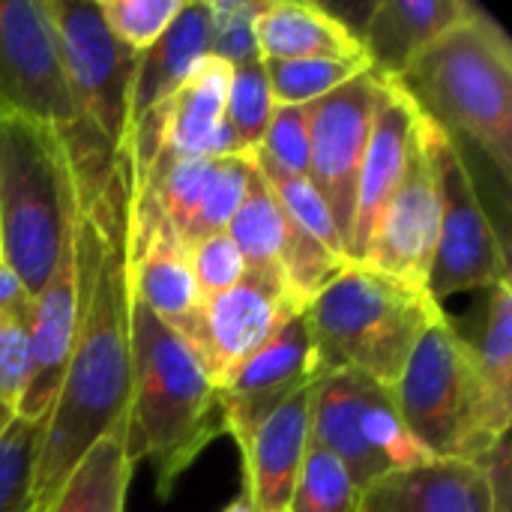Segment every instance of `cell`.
I'll use <instances>...</instances> for the list:
<instances>
[{
    "label": "cell",
    "instance_id": "obj_1",
    "mask_svg": "<svg viewBox=\"0 0 512 512\" xmlns=\"http://www.w3.org/2000/svg\"><path fill=\"white\" fill-rule=\"evenodd\" d=\"M60 135L72 165L78 318L36 462L33 512H48L72 468L96 441L123 432L132 396V291L126 273L129 162L111 153L96 135Z\"/></svg>",
    "mask_w": 512,
    "mask_h": 512
},
{
    "label": "cell",
    "instance_id": "obj_2",
    "mask_svg": "<svg viewBox=\"0 0 512 512\" xmlns=\"http://www.w3.org/2000/svg\"><path fill=\"white\" fill-rule=\"evenodd\" d=\"M222 435L225 417L216 384L186 342L132 297V396L123 426L132 468L147 462L156 474L159 501H168L177 480Z\"/></svg>",
    "mask_w": 512,
    "mask_h": 512
},
{
    "label": "cell",
    "instance_id": "obj_3",
    "mask_svg": "<svg viewBox=\"0 0 512 512\" xmlns=\"http://www.w3.org/2000/svg\"><path fill=\"white\" fill-rule=\"evenodd\" d=\"M396 84L414 108L453 141H474L504 180L512 174V42L507 30L474 9L432 42Z\"/></svg>",
    "mask_w": 512,
    "mask_h": 512
},
{
    "label": "cell",
    "instance_id": "obj_4",
    "mask_svg": "<svg viewBox=\"0 0 512 512\" xmlns=\"http://www.w3.org/2000/svg\"><path fill=\"white\" fill-rule=\"evenodd\" d=\"M324 372H360L393 390L417 342L447 318L429 288L348 261L303 309Z\"/></svg>",
    "mask_w": 512,
    "mask_h": 512
},
{
    "label": "cell",
    "instance_id": "obj_5",
    "mask_svg": "<svg viewBox=\"0 0 512 512\" xmlns=\"http://www.w3.org/2000/svg\"><path fill=\"white\" fill-rule=\"evenodd\" d=\"M393 396L408 432L432 459L480 462L510 432L512 408L489 390L471 339L450 315L417 342Z\"/></svg>",
    "mask_w": 512,
    "mask_h": 512
},
{
    "label": "cell",
    "instance_id": "obj_6",
    "mask_svg": "<svg viewBox=\"0 0 512 512\" xmlns=\"http://www.w3.org/2000/svg\"><path fill=\"white\" fill-rule=\"evenodd\" d=\"M72 234V165L60 129L0 120V258L36 297Z\"/></svg>",
    "mask_w": 512,
    "mask_h": 512
},
{
    "label": "cell",
    "instance_id": "obj_7",
    "mask_svg": "<svg viewBox=\"0 0 512 512\" xmlns=\"http://www.w3.org/2000/svg\"><path fill=\"white\" fill-rule=\"evenodd\" d=\"M309 441L333 453L360 492L393 471L432 462L408 432L393 390L348 369L315 381Z\"/></svg>",
    "mask_w": 512,
    "mask_h": 512
},
{
    "label": "cell",
    "instance_id": "obj_8",
    "mask_svg": "<svg viewBox=\"0 0 512 512\" xmlns=\"http://www.w3.org/2000/svg\"><path fill=\"white\" fill-rule=\"evenodd\" d=\"M420 144L435 177L441 210L438 249L426 288L438 303L468 291H489L510 279V258L501 234L480 204L465 153L459 141L426 117L420 120Z\"/></svg>",
    "mask_w": 512,
    "mask_h": 512
},
{
    "label": "cell",
    "instance_id": "obj_9",
    "mask_svg": "<svg viewBox=\"0 0 512 512\" xmlns=\"http://www.w3.org/2000/svg\"><path fill=\"white\" fill-rule=\"evenodd\" d=\"M69 99L84 129L111 153H126L129 90L138 54L102 21L93 0H45Z\"/></svg>",
    "mask_w": 512,
    "mask_h": 512
},
{
    "label": "cell",
    "instance_id": "obj_10",
    "mask_svg": "<svg viewBox=\"0 0 512 512\" xmlns=\"http://www.w3.org/2000/svg\"><path fill=\"white\" fill-rule=\"evenodd\" d=\"M27 117L78 129L45 0H0V120Z\"/></svg>",
    "mask_w": 512,
    "mask_h": 512
},
{
    "label": "cell",
    "instance_id": "obj_11",
    "mask_svg": "<svg viewBox=\"0 0 512 512\" xmlns=\"http://www.w3.org/2000/svg\"><path fill=\"white\" fill-rule=\"evenodd\" d=\"M378 96L381 75L369 66L348 84L309 105V180L327 201L345 249L351 246L357 180Z\"/></svg>",
    "mask_w": 512,
    "mask_h": 512
},
{
    "label": "cell",
    "instance_id": "obj_12",
    "mask_svg": "<svg viewBox=\"0 0 512 512\" xmlns=\"http://www.w3.org/2000/svg\"><path fill=\"white\" fill-rule=\"evenodd\" d=\"M126 273L132 297L168 324L189 348L201 321V297L189 267V246L165 219L156 198L135 180L129 189Z\"/></svg>",
    "mask_w": 512,
    "mask_h": 512
},
{
    "label": "cell",
    "instance_id": "obj_13",
    "mask_svg": "<svg viewBox=\"0 0 512 512\" xmlns=\"http://www.w3.org/2000/svg\"><path fill=\"white\" fill-rule=\"evenodd\" d=\"M300 312L303 306L288 294L285 282L246 273L234 288L201 303V321L189 351L219 390Z\"/></svg>",
    "mask_w": 512,
    "mask_h": 512
},
{
    "label": "cell",
    "instance_id": "obj_14",
    "mask_svg": "<svg viewBox=\"0 0 512 512\" xmlns=\"http://www.w3.org/2000/svg\"><path fill=\"white\" fill-rule=\"evenodd\" d=\"M324 375L303 312L294 315L258 354H252L222 387V417L225 435L246 447L252 432L297 390L315 384Z\"/></svg>",
    "mask_w": 512,
    "mask_h": 512
},
{
    "label": "cell",
    "instance_id": "obj_15",
    "mask_svg": "<svg viewBox=\"0 0 512 512\" xmlns=\"http://www.w3.org/2000/svg\"><path fill=\"white\" fill-rule=\"evenodd\" d=\"M438 225H441V210H438L435 177L417 132V144L411 150L408 168L393 198L387 201L360 264L387 273L399 282L426 288L438 249Z\"/></svg>",
    "mask_w": 512,
    "mask_h": 512
},
{
    "label": "cell",
    "instance_id": "obj_16",
    "mask_svg": "<svg viewBox=\"0 0 512 512\" xmlns=\"http://www.w3.org/2000/svg\"><path fill=\"white\" fill-rule=\"evenodd\" d=\"M417 132H420V111L414 108L408 93L396 84V78L381 75V96H378V108H375L369 144L357 180V207H354L348 261H363L366 246L378 228V219L408 168L411 150L417 144Z\"/></svg>",
    "mask_w": 512,
    "mask_h": 512
},
{
    "label": "cell",
    "instance_id": "obj_17",
    "mask_svg": "<svg viewBox=\"0 0 512 512\" xmlns=\"http://www.w3.org/2000/svg\"><path fill=\"white\" fill-rule=\"evenodd\" d=\"M312 387L285 399L246 441L243 456V492L255 512H288L291 495L309 450V411Z\"/></svg>",
    "mask_w": 512,
    "mask_h": 512
},
{
    "label": "cell",
    "instance_id": "obj_18",
    "mask_svg": "<svg viewBox=\"0 0 512 512\" xmlns=\"http://www.w3.org/2000/svg\"><path fill=\"white\" fill-rule=\"evenodd\" d=\"M492 486L483 462L432 459L393 471L360 495V512H489Z\"/></svg>",
    "mask_w": 512,
    "mask_h": 512
},
{
    "label": "cell",
    "instance_id": "obj_19",
    "mask_svg": "<svg viewBox=\"0 0 512 512\" xmlns=\"http://www.w3.org/2000/svg\"><path fill=\"white\" fill-rule=\"evenodd\" d=\"M477 3L468 0H378L357 33L369 66L399 78L432 42L462 24Z\"/></svg>",
    "mask_w": 512,
    "mask_h": 512
},
{
    "label": "cell",
    "instance_id": "obj_20",
    "mask_svg": "<svg viewBox=\"0 0 512 512\" xmlns=\"http://www.w3.org/2000/svg\"><path fill=\"white\" fill-rule=\"evenodd\" d=\"M210 36L213 27L204 0H186L171 27L147 51L138 54L129 90V135L153 111H159L192 75V69L210 54Z\"/></svg>",
    "mask_w": 512,
    "mask_h": 512
},
{
    "label": "cell",
    "instance_id": "obj_21",
    "mask_svg": "<svg viewBox=\"0 0 512 512\" xmlns=\"http://www.w3.org/2000/svg\"><path fill=\"white\" fill-rule=\"evenodd\" d=\"M261 60H366L351 24L318 3L270 0L255 24Z\"/></svg>",
    "mask_w": 512,
    "mask_h": 512
},
{
    "label": "cell",
    "instance_id": "obj_22",
    "mask_svg": "<svg viewBox=\"0 0 512 512\" xmlns=\"http://www.w3.org/2000/svg\"><path fill=\"white\" fill-rule=\"evenodd\" d=\"M132 471L123 432L102 438L72 468L48 512H123Z\"/></svg>",
    "mask_w": 512,
    "mask_h": 512
},
{
    "label": "cell",
    "instance_id": "obj_23",
    "mask_svg": "<svg viewBox=\"0 0 512 512\" xmlns=\"http://www.w3.org/2000/svg\"><path fill=\"white\" fill-rule=\"evenodd\" d=\"M225 234L234 240V246L246 264V273L270 276V279L282 282V249H285L288 219H285L273 189L267 186L264 174L258 171V165L249 174L246 195H243L234 219L228 222Z\"/></svg>",
    "mask_w": 512,
    "mask_h": 512
},
{
    "label": "cell",
    "instance_id": "obj_24",
    "mask_svg": "<svg viewBox=\"0 0 512 512\" xmlns=\"http://www.w3.org/2000/svg\"><path fill=\"white\" fill-rule=\"evenodd\" d=\"M252 156H255V165H258V171L264 174L267 186L273 189V195H276L282 213H285L303 234H309L318 246H324L330 255L348 261V249H345V243H342V234H339V228H336V219H333L327 201H324V198L318 195V189L312 186V180L276 168V165H273L270 159H264L258 150H255Z\"/></svg>",
    "mask_w": 512,
    "mask_h": 512
},
{
    "label": "cell",
    "instance_id": "obj_25",
    "mask_svg": "<svg viewBox=\"0 0 512 512\" xmlns=\"http://www.w3.org/2000/svg\"><path fill=\"white\" fill-rule=\"evenodd\" d=\"M366 69L369 60H264L267 84L276 105H312Z\"/></svg>",
    "mask_w": 512,
    "mask_h": 512
},
{
    "label": "cell",
    "instance_id": "obj_26",
    "mask_svg": "<svg viewBox=\"0 0 512 512\" xmlns=\"http://www.w3.org/2000/svg\"><path fill=\"white\" fill-rule=\"evenodd\" d=\"M45 417H15L0 438V512H33L36 462L45 438Z\"/></svg>",
    "mask_w": 512,
    "mask_h": 512
},
{
    "label": "cell",
    "instance_id": "obj_27",
    "mask_svg": "<svg viewBox=\"0 0 512 512\" xmlns=\"http://www.w3.org/2000/svg\"><path fill=\"white\" fill-rule=\"evenodd\" d=\"M360 495L348 468L309 441L288 512H360Z\"/></svg>",
    "mask_w": 512,
    "mask_h": 512
},
{
    "label": "cell",
    "instance_id": "obj_28",
    "mask_svg": "<svg viewBox=\"0 0 512 512\" xmlns=\"http://www.w3.org/2000/svg\"><path fill=\"white\" fill-rule=\"evenodd\" d=\"M477 366L489 390L512 408V285L510 279L489 288V315L483 336L471 342Z\"/></svg>",
    "mask_w": 512,
    "mask_h": 512
},
{
    "label": "cell",
    "instance_id": "obj_29",
    "mask_svg": "<svg viewBox=\"0 0 512 512\" xmlns=\"http://www.w3.org/2000/svg\"><path fill=\"white\" fill-rule=\"evenodd\" d=\"M273 93L267 84L264 60L234 66L231 69V84H228V102H225V123L231 126L234 138L246 153H255L270 117H273Z\"/></svg>",
    "mask_w": 512,
    "mask_h": 512
},
{
    "label": "cell",
    "instance_id": "obj_30",
    "mask_svg": "<svg viewBox=\"0 0 512 512\" xmlns=\"http://www.w3.org/2000/svg\"><path fill=\"white\" fill-rule=\"evenodd\" d=\"M270 0H204L207 15H210V54L225 60L231 69L258 63L261 48H258V15L267 9Z\"/></svg>",
    "mask_w": 512,
    "mask_h": 512
},
{
    "label": "cell",
    "instance_id": "obj_31",
    "mask_svg": "<svg viewBox=\"0 0 512 512\" xmlns=\"http://www.w3.org/2000/svg\"><path fill=\"white\" fill-rule=\"evenodd\" d=\"M186 0H99L105 27L135 54L147 51L180 15Z\"/></svg>",
    "mask_w": 512,
    "mask_h": 512
},
{
    "label": "cell",
    "instance_id": "obj_32",
    "mask_svg": "<svg viewBox=\"0 0 512 512\" xmlns=\"http://www.w3.org/2000/svg\"><path fill=\"white\" fill-rule=\"evenodd\" d=\"M30 312L0 315V405L18 414L30 375H33V351H30Z\"/></svg>",
    "mask_w": 512,
    "mask_h": 512
},
{
    "label": "cell",
    "instance_id": "obj_33",
    "mask_svg": "<svg viewBox=\"0 0 512 512\" xmlns=\"http://www.w3.org/2000/svg\"><path fill=\"white\" fill-rule=\"evenodd\" d=\"M258 153L288 174L309 177V105H276Z\"/></svg>",
    "mask_w": 512,
    "mask_h": 512
},
{
    "label": "cell",
    "instance_id": "obj_34",
    "mask_svg": "<svg viewBox=\"0 0 512 512\" xmlns=\"http://www.w3.org/2000/svg\"><path fill=\"white\" fill-rule=\"evenodd\" d=\"M189 267H192V279H195L201 303L225 294L246 276V264H243L234 240L225 231L207 234V237L189 243Z\"/></svg>",
    "mask_w": 512,
    "mask_h": 512
},
{
    "label": "cell",
    "instance_id": "obj_35",
    "mask_svg": "<svg viewBox=\"0 0 512 512\" xmlns=\"http://www.w3.org/2000/svg\"><path fill=\"white\" fill-rule=\"evenodd\" d=\"M483 468L489 474L492 486V510L489 512H510L512 507V480H510V435L501 438L483 459Z\"/></svg>",
    "mask_w": 512,
    "mask_h": 512
},
{
    "label": "cell",
    "instance_id": "obj_36",
    "mask_svg": "<svg viewBox=\"0 0 512 512\" xmlns=\"http://www.w3.org/2000/svg\"><path fill=\"white\" fill-rule=\"evenodd\" d=\"M30 309H33L30 291L21 285V279L15 276V270L0 258V315H9V312H30Z\"/></svg>",
    "mask_w": 512,
    "mask_h": 512
},
{
    "label": "cell",
    "instance_id": "obj_37",
    "mask_svg": "<svg viewBox=\"0 0 512 512\" xmlns=\"http://www.w3.org/2000/svg\"><path fill=\"white\" fill-rule=\"evenodd\" d=\"M222 512H255V507H252L249 495H246V492H240V495H237V498H234V501H231V504H228Z\"/></svg>",
    "mask_w": 512,
    "mask_h": 512
},
{
    "label": "cell",
    "instance_id": "obj_38",
    "mask_svg": "<svg viewBox=\"0 0 512 512\" xmlns=\"http://www.w3.org/2000/svg\"><path fill=\"white\" fill-rule=\"evenodd\" d=\"M18 414L12 411V408H6V405H0V438H3V432L12 426V420H15Z\"/></svg>",
    "mask_w": 512,
    "mask_h": 512
}]
</instances>
